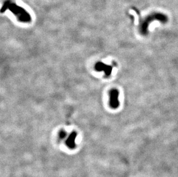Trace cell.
I'll use <instances>...</instances> for the list:
<instances>
[{
	"mask_svg": "<svg viewBox=\"0 0 178 177\" xmlns=\"http://www.w3.org/2000/svg\"><path fill=\"white\" fill-rule=\"evenodd\" d=\"M155 21H159L162 23H166L168 21V17L164 14L161 13H153L149 15L141 23L140 32L142 35L145 36L148 34V28L150 23Z\"/></svg>",
	"mask_w": 178,
	"mask_h": 177,
	"instance_id": "cell-1",
	"label": "cell"
},
{
	"mask_svg": "<svg viewBox=\"0 0 178 177\" xmlns=\"http://www.w3.org/2000/svg\"><path fill=\"white\" fill-rule=\"evenodd\" d=\"M119 92L117 89H112L110 92V105L113 109H116L119 105L118 100Z\"/></svg>",
	"mask_w": 178,
	"mask_h": 177,
	"instance_id": "cell-2",
	"label": "cell"
},
{
	"mask_svg": "<svg viewBox=\"0 0 178 177\" xmlns=\"http://www.w3.org/2000/svg\"><path fill=\"white\" fill-rule=\"evenodd\" d=\"M112 67L111 66L105 65L103 63L99 62L96 64L95 69L97 71H104L107 76H108L111 74Z\"/></svg>",
	"mask_w": 178,
	"mask_h": 177,
	"instance_id": "cell-3",
	"label": "cell"
},
{
	"mask_svg": "<svg viewBox=\"0 0 178 177\" xmlns=\"http://www.w3.org/2000/svg\"><path fill=\"white\" fill-rule=\"evenodd\" d=\"M77 136V133L73 132L66 140V145L70 149H74L75 147V140Z\"/></svg>",
	"mask_w": 178,
	"mask_h": 177,
	"instance_id": "cell-4",
	"label": "cell"
},
{
	"mask_svg": "<svg viewBox=\"0 0 178 177\" xmlns=\"http://www.w3.org/2000/svg\"><path fill=\"white\" fill-rule=\"evenodd\" d=\"M66 135V133L65 131H62L60 132V134H59V136L61 138H65Z\"/></svg>",
	"mask_w": 178,
	"mask_h": 177,
	"instance_id": "cell-5",
	"label": "cell"
}]
</instances>
